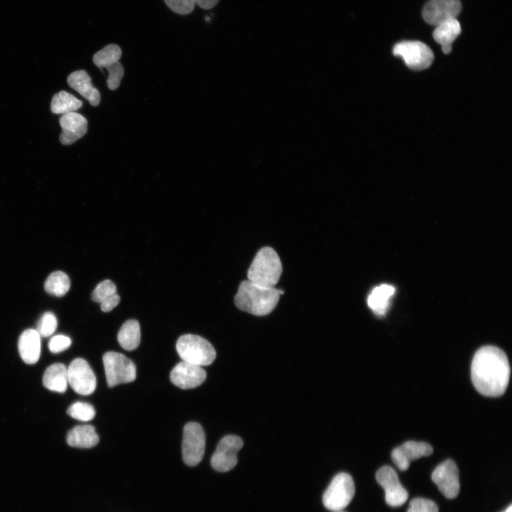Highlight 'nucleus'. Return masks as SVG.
Masks as SVG:
<instances>
[{"label":"nucleus","instance_id":"f257e3e1","mask_svg":"<svg viewBox=\"0 0 512 512\" xmlns=\"http://www.w3.org/2000/svg\"><path fill=\"white\" fill-rule=\"evenodd\" d=\"M471 377L474 388L481 395L488 397L502 395L510 377L506 355L496 346L480 348L471 362Z\"/></svg>","mask_w":512,"mask_h":512},{"label":"nucleus","instance_id":"f03ea898","mask_svg":"<svg viewBox=\"0 0 512 512\" xmlns=\"http://www.w3.org/2000/svg\"><path fill=\"white\" fill-rule=\"evenodd\" d=\"M283 293L275 287H262L247 279L240 284L234 302L241 311L265 316L274 310Z\"/></svg>","mask_w":512,"mask_h":512},{"label":"nucleus","instance_id":"7ed1b4c3","mask_svg":"<svg viewBox=\"0 0 512 512\" xmlns=\"http://www.w3.org/2000/svg\"><path fill=\"white\" fill-rule=\"evenodd\" d=\"M282 272L280 258L270 247L261 248L247 271V279L265 287H274Z\"/></svg>","mask_w":512,"mask_h":512},{"label":"nucleus","instance_id":"20e7f679","mask_svg":"<svg viewBox=\"0 0 512 512\" xmlns=\"http://www.w3.org/2000/svg\"><path fill=\"white\" fill-rule=\"evenodd\" d=\"M176 347L182 361L200 366L211 364L216 356L212 344L198 335H182L178 338Z\"/></svg>","mask_w":512,"mask_h":512},{"label":"nucleus","instance_id":"39448f33","mask_svg":"<svg viewBox=\"0 0 512 512\" xmlns=\"http://www.w3.org/2000/svg\"><path fill=\"white\" fill-rule=\"evenodd\" d=\"M354 494L355 486L352 477L341 472L332 479L323 495L322 501L327 509L338 511L350 503Z\"/></svg>","mask_w":512,"mask_h":512},{"label":"nucleus","instance_id":"423d86ee","mask_svg":"<svg viewBox=\"0 0 512 512\" xmlns=\"http://www.w3.org/2000/svg\"><path fill=\"white\" fill-rule=\"evenodd\" d=\"M103 363L109 387L132 382L135 380L136 366L122 353L109 351L103 356Z\"/></svg>","mask_w":512,"mask_h":512},{"label":"nucleus","instance_id":"0eeeda50","mask_svg":"<svg viewBox=\"0 0 512 512\" xmlns=\"http://www.w3.org/2000/svg\"><path fill=\"white\" fill-rule=\"evenodd\" d=\"M395 56H400L411 70L418 71L429 68L433 62L431 48L419 41H404L396 43L393 49Z\"/></svg>","mask_w":512,"mask_h":512},{"label":"nucleus","instance_id":"6e6552de","mask_svg":"<svg viewBox=\"0 0 512 512\" xmlns=\"http://www.w3.org/2000/svg\"><path fill=\"white\" fill-rule=\"evenodd\" d=\"M206 436L202 426L195 422L187 423L183 428L182 457L190 466L198 464L204 455Z\"/></svg>","mask_w":512,"mask_h":512},{"label":"nucleus","instance_id":"1a4fd4ad","mask_svg":"<svg viewBox=\"0 0 512 512\" xmlns=\"http://www.w3.org/2000/svg\"><path fill=\"white\" fill-rule=\"evenodd\" d=\"M242 446L243 442L238 436L230 434L223 437L211 457L212 467L220 472L233 469L238 462V452Z\"/></svg>","mask_w":512,"mask_h":512},{"label":"nucleus","instance_id":"9d476101","mask_svg":"<svg viewBox=\"0 0 512 512\" xmlns=\"http://www.w3.org/2000/svg\"><path fill=\"white\" fill-rule=\"evenodd\" d=\"M68 383L78 394L92 393L97 385L95 375L88 363L81 358L74 359L67 368Z\"/></svg>","mask_w":512,"mask_h":512},{"label":"nucleus","instance_id":"9b49d317","mask_svg":"<svg viewBox=\"0 0 512 512\" xmlns=\"http://www.w3.org/2000/svg\"><path fill=\"white\" fill-rule=\"evenodd\" d=\"M378 483L384 489L386 503L393 507L402 506L408 494L402 486L395 471L390 466H383L376 472Z\"/></svg>","mask_w":512,"mask_h":512},{"label":"nucleus","instance_id":"f8f14e48","mask_svg":"<svg viewBox=\"0 0 512 512\" xmlns=\"http://www.w3.org/2000/svg\"><path fill=\"white\" fill-rule=\"evenodd\" d=\"M461 11L460 0H430L422 9V17L428 24L437 26L457 18Z\"/></svg>","mask_w":512,"mask_h":512},{"label":"nucleus","instance_id":"ddd939ff","mask_svg":"<svg viewBox=\"0 0 512 512\" xmlns=\"http://www.w3.org/2000/svg\"><path fill=\"white\" fill-rule=\"evenodd\" d=\"M432 480L442 494L448 498H454L459 492L458 468L452 459L439 464L432 474Z\"/></svg>","mask_w":512,"mask_h":512},{"label":"nucleus","instance_id":"4468645a","mask_svg":"<svg viewBox=\"0 0 512 512\" xmlns=\"http://www.w3.org/2000/svg\"><path fill=\"white\" fill-rule=\"evenodd\" d=\"M206 378V372L202 366L182 361L176 365L170 373L173 384L182 389L195 388Z\"/></svg>","mask_w":512,"mask_h":512},{"label":"nucleus","instance_id":"2eb2a0df","mask_svg":"<svg viewBox=\"0 0 512 512\" xmlns=\"http://www.w3.org/2000/svg\"><path fill=\"white\" fill-rule=\"evenodd\" d=\"M432 447L427 442L407 441L395 448L391 454L394 464L401 471L407 470L412 461L422 457L430 456Z\"/></svg>","mask_w":512,"mask_h":512},{"label":"nucleus","instance_id":"dca6fc26","mask_svg":"<svg viewBox=\"0 0 512 512\" xmlns=\"http://www.w3.org/2000/svg\"><path fill=\"white\" fill-rule=\"evenodd\" d=\"M62 128L60 142L63 145H70L82 138L87 131V120L75 112L63 114L59 119Z\"/></svg>","mask_w":512,"mask_h":512},{"label":"nucleus","instance_id":"f3484780","mask_svg":"<svg viewBox=\"0 0 512 512\" xmlns=\"http://www.w3.org/2000/svg\"><path fill=\"white\" fill-rule=\"evenodd\" d=\"M68 85L89 101L92 106H97L100 102V94L91 82V78L84 70L71 73L68 78Z\"/></svg>","mask_w":512,"mask_h":512},{"label":"nucleus","instance_id":"a211bd4d","mask_svg":"<svg viewBox=\"0 0 512 512\" xmlns=\"http://www.w3.org/2000/svg\"><path fill=\"white\" fill-rule=\"evenodd\" d=\"M41 336L37 330H25L20 336L18 348L21 359L27 364L36 363L41 356Z\"/></svg>","mask_w":512,"mask_h":512},{"label":"nucleus","instance_id":"6ab92c4d","mask_svg":"<svg viewBox=\"0 0 512 512\" xmlns=\"http://www.w3.org/2000/svg\"><path fill=\"white\" fill-rule=\"evenodd\" d=\"M462 28L457 18L451 19L437 26L432 36L434 41L441 45L444 53L452 51V44L461 33Z\"/></svg>","mask_w":512,"mask_h":512},{"label":"nucleus","instance_id":"aec40b11","mask_svg":"<svg viewBox=\"0 0 512 512\" xmlns=\"http://www.w3.org/2000/svg\"><path fill=\"white\" fill-rule=\"evenodd\" d=\"M68 445L79 448H91L99 442V437L93 426L78 425L70 430L66 437Z\"/></svg>","mask_w":512,"mask_h":512},{"label":"nucleus","instance_id":"412c9836","mask_svg":"<svg viewBox=\"0 0 512 512\" xmlns=\"http://www.w3.org/2000/svg\"><path fill=\"white\" fill-rule=\"evenodd\" d=\"M43 384L50 390L64 393L68 384L67 367L60 363L48 366L43 376Z\"/></svg>","mask_w":512,"mask_h":512},{"label":"nucleus","instance_id":"4be33fe9","mask_svg":"<svg viewBox=\"0 0 512 512\" xmlns=\"http://www.w3.org/2000/svg\"><path fill=\"white\" fill-rule=\"evenodd\" d=\"M117 339L121 346L127 351L137 348L141 339L139 322L135 319H129L124 322L118 332Z\"/></svg>","mask_w":512,"mask_h":512},{"label":"nucleus","instance_id":"5701e85b","mask_svg":"<svg viewBox=\"0 0 512 512\" xmlns=\"http://www.w3.org/2000/svg\"><path fill=\"white\" fill-rule=\"evenodd\" d=\"M395 289L388 284L376 287L368 298V304L375 314L382 316L385 314L388 306V300L393 294Z\"/></svg>","mask_w":512,"mask_h":512},{"label":"nucleus","instance_id":"b1692460","mask_svg":"<svg viewBox=\"0 0 512 512\" xmlns=\"http://www.w3.org/2000/svg\"><path fill=\"white\" fill-rule=\"evenodd\" d=\"M82 106V102L73 95L61 90L55 94L51 100L50 110L53 114H67L75 112Z\"/></svg>","mask_w":512,"mask_h":512},{"label":"nucleus","instance_id":"393cba45","mask_svg":"<svg viewBox=\"0 0 512 512\" xmlns=\"http://www.w3.org/2000/svg\"><path fill=\"white\" fill-rule=\"evenodd\" d=\"M70 282L68 275L60 271L51 273L45 282L46 291L55 296H63L70 289Z\"/></svg>","mask_w":512,"mask_h":512},{"label":"nucleus","instance_id":"a878e982","mask_svg":"<svg viewBox=\"0 0 512 512\" xmlns=\"http://www.w3.org/2000/svg\"><path fill=\"white\" fill-rule=\"evenodd\" d=\"M122 55V50L119 46L110 44L97 51L93 55V63L100 70L119 62Z\"/></svg>","mask_w":512,"mask_h":512},{"label":"nucleus","instance_id":"bb28decb","mask_svg":"<svg viewBox=\"0 0 512 512\" xmlns=\"http://www.w3.org/2000/svg\"><path fill=\"white\" fill-rule=\"evenodd\" d=\"M67 412L73 418L84 422L91 420L95 415V410L92 405L80 401L73 403Z\"/></svg>","mask_w":512,"mask_h":512},{"label":"nucleus","instance_id":"cd10ccee","mask_svg":"<svg viewBox=\"0 0 512 512\" xmlns=\"http://www.w3.org/2000/svg\"><path fill=\"white\" fill-rule=\"evenodd\" d=\"M117 293L115 284L110 279H105L99 283L92 293L94 302L101 303L110 296Z\"/></svg>","mask_w":512,"mask_h":512},{"label":"nucleus","instance_id":"c85d7f7f","mask_svg":"<svg viewBox=\"0 0 512 512\" xmlns=\"http://www.w3.org/2000/svg\"><path fill=\"white\" fill-rule=\"evenodd\" d=\"M57 328V319L52 312H46L41 318L38 326L37 331L39 335L43 337H47L52 335Z\"/></svg>","mask_w":512,"mask_h":512},{"label":"nucleus","instance_id":"c756f323","mask_svg":"<svg viewBox=\"0 0 512 512\" xmlns=\"http://www.w3.org/2000/svg\"><path fill=\"white\" fill-rule=\"evenodd\" d=\"M106 69L108 72L107 87L111 90H116L120 85L121 80L124 76V68L119 62H117L107 66Z\"/></svg>","mask_w":512,"mask_h":512},{"label":"nucleus","instance_id":"7c9ffc66","mask_svg":"<svg viewBox=\"0 0 512 512\" xmlns=\"http://www.w3.org/2000/svg\"><path fill=\"white\" fill-rule=\"evenodd\" d=\"M407 512H439L437 504L424 498H413L409 505Z\"/></svg>","mask_w":512,"mask_h":512},{"label":"nucleus","instance_id":"2f4dec72","mask_svg":"<svg viewBox=\"0 0 512 512\" xmlns=\"http://www.w3.org/2000/svg\"><path fill=\"white\" fill-rule=\"evenodd\" d=\"M166 5L175 13L185 15L190 14L195 7V0H164Z\"/></svg>","mask_w":512,"mask_h":512},{"label":"nucleus","instance_id":"473e14b6","mask_svg":"<svg viewBox=\"0 0 512 512\" xmlns=\"http://www.w3.org/2000/svg\"><path fill=\"white\" fill-rule=\"evenodd\" d=\"M71 340L64 335H57L52 337L48 343L49 350L54 353H60L69 348Z\"/></svg>","mask_w":512,"mask_h":512},{"label":"nucleus","instance_id":"72a5a7b5","mask_svg":"<svg viewBox=\"0 0 512 512\" xmlns=\"http://www.w3.org/2000/svg\"><path fill=\"white\" fill-rule=\"evenodd\" d=\"M120 297L117 293L110 296L100 303L102 311L108 312L112 310L119 303Z\"/></svg>","mask_w":512,"mask_h":512},{"label":"nucleus","instance_id":"f704fd0d","mask_svg":"<svg viewBox=\"0 0 512 512\" xmlns=\"http://www.w3.org/2000/svg\"><path fill=\"white\" fill-rule=\"evenodd\" d=\"M219 0H195L201 9H210L213 8L218 3Z\"/></svg>","mask_w":512,"mask_h":512},{"label":"nucleus","instance_id":"c9c22d12","mask_svg":"<svg viewBox=\"0 0 512 512\" xmlns=\"http://www.w3.org/2000/svg\"><path fill=\"white\" fill-rule=\"evenodd\" d=\"M503 512H512V505L510 504L508 507Z\"/></svg>","mask_w":512,"mask_h":512}]
</instances>
